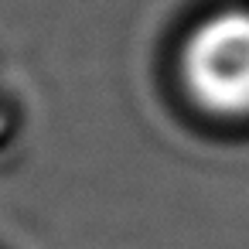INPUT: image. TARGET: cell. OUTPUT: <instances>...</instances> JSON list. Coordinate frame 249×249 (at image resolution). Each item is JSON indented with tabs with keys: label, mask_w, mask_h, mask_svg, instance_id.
<instances>
[{
	"label": "cell",
	"mask_w": 249,
	"mask_h": 249,
	"mask_svg": "<svg viewBox=\"0 0 249 249\" xmlns=\"http://www.w3.org/2000/svg\"><path fill=\"white\" fill-rule=\"evenodd\" d=\"M184 79L215 113H249V11H222L184 45Z\"/></svg>",
	"instance_id": "1"
}]
</instances>
